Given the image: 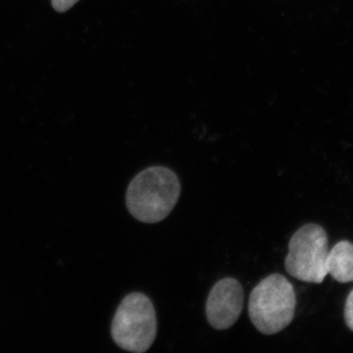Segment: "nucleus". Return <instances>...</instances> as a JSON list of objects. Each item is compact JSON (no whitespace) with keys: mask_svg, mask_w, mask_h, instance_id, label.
<instances>
[{"mask_svg":"<svg viewBox=\"0 0 353 353\" xmlns=\"http://www.w3.org/2000/svg\"><path fill=\"white\" fill-rule=\"evenodd\" d=\"M181 194L178 176L170 169L153 166L141 171L128 187V210L137 220L154 224L167 217Z\"/></svg>","mask_w":353,"mask_h":353,"instance_id":"1","label":"nucleus"},{"mask_svg":"<svg viewBox=\"0 0 353 353\" xmlns=\"http://www.w3.org/2000/svg\"><path fill=\"white\" fill-rule=\"evenodd\" d=\"M296 306V292L290 281L280 274H272L253 289L248 313L260 333L274 334L292 323Z\"/></svg>","mask_w":353,"mask_h":353,"instance_id":"2","label":"nucleus"},{"mask_svg":"<svg viewBox=\"0 0 353 353\" xmlns=\"http://www.w3.org/2000/svg\"><path fill=\"white\" fill-rule=\"evenodd\" d=\"M157 334V313L152 301L141 292L128 294L118 306L111 325L116 345L127 352H145Z\"/></svg>","mask_w":353,"mask_h":353,"instance_id":"3","label":"nucleus"},{"mask_svg":"<svg viewBox=\"0 0 353 353\" xmlns=\"http://www.w3.org/2000/svg\"><path fill=\"white\" fill-rule=\"evenodd\" d=\"M328 236L319 225H304L290 239L285 270L292 277L321 284L328 275Z\"/></svg>","mask_w":353,"mask_h":353,"instance_id":"4","label":"nucleus"},{"mask_svg":"<svg viewBox=\"0 0 353 353\" xmlns=\"http://www.w3.org/2000/svg\"><path fill=\"white\" fill-rule=\"evenodd\" d=\"M245 301L243 289L234 278L216 283L206 303V317L216 330H227L238 321Z\"/></svg>","mask_w":353,"mask_h":353,"instance_id":"5","label":"nucleus"},{"mask_svg":"<svg viewBox=\"0 0 353 353\" xmlns=\"http://www.w3.org/2000/svg\"><path fill=\"white\" fill-rule=\"evenodd\" d=\"M328 275L340 283L353 282V243L343 241L330 250Z\"/></svg>","mask_w":353,"mask_h":353,"instance_id":"6","label":"nucleus"},{"mask_svg":"<svg viewBox=\"0 0 353 353\" xmlns=\"http://www.w3.org/2000/svg\"><path fill=\"white\" fill-rule=\"evenodd\" d=\"M345 320L348 328L353 332V290L347 296L345 306Z\"/></svg>","mask_w":353,"mask_h":353,"instance_id":"7","label":"nucleus"},{"mask_svg":"<svg viewBox=\"0 0 353 353\" xmlns=\"http://www.w3.org/2000/svg\"><path fill=\"white\" fill-rule=\"evenodd\" d=\"M79 0H51L53 8L57 12L63 13L75 6Z\"/></svg>","mask_w":353,"mask_h":353,"instance_id":"8","label":"nucleus"}]
</instances>
